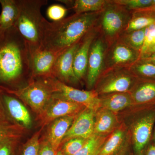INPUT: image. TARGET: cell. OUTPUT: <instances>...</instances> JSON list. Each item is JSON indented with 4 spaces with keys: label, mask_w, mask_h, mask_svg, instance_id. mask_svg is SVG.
Wrapping results in <instances>:
<instances>
[{
    "label": "cell",
    "mask_w": 155,
    "mask_h": 155,
    "mask_svg": "<svg viewBox=\"0 0 155 155\" xmlns=\"http://www.w3.org/2000/svg\"><path fill=\"white\" fill-rule=\"evenodd\" d=\"M31 52L14 26L0 27V89L16 91L33 79Z\"/></svg>",
    "instance_id": "1"
},
{
    "label": "cell",
    "mask_w": 155,
    "mask_h": 155,
    "mask_svg": "<svg viewBox=\"0 0 155 155\" xmlns=\"http://www.w3.org/2000/svg\"><path fill=\"white\" fill-rule=\"evenodd\" d=\"M101 11L75 14L57 22L47 20L41 48L63 52L97 26Z\"/></svg>",
    "instance_id": "2"
},
{
    "label": "cell",
    "mask_w": 155,
    "mask_h": 155,
    "mask_svg": "<svg viewBox=\"0 0 155 155\" xmlns=\"http://www.w3.org/2000/svg\"><path fill=\"white\" fill-rule=\"evenodd\" d=\"M19 14L14 26L29 46L31 54L42 48L47 20L41 8L48 0H17Z\"/></svg>",
    "instance_id": "3"
},
{
    "label": "cell",
    "mask_w": 155,
    "mask_h": 155,
    "mask_svg": "<svg viewBox=\"0 0 155 155\" xmlns=\"http://www.w3.org/2000/svg\"><path fill=\"white\" fill-rule=\"evenodd\" d=\"M132 13L124 7L110 1L101 12L97 27L107 46L117 40L125 31Z\"/></svg>",
    "instance_id": "4"
},
{
    "label": "cell",
    "mask_w": 155,
    "mask_h": 155,
    "mask_svg": "<svg viewBox=\"0 0 155 155\" xmlns=\"http://www.w3.org/2000/svg\"><path fill=\"white\" fill-rule=\"evenodd\" d=\"M51 77H36L28 85L16 91H4L22 100L40 115L44 110L54 94ZM4 91V90H3Z\"/></svg>",
    "instance_id": "5"
},
{
    "label": "cell",
    "mask_w": 155,
    "mask_h": 155,
    "mask_svg": "<svg viewBox=\"0 0 155 155\" xmlns=\"http://www.w3.org/2000/svg\"><path fill=\"white\" fill-rule=\"evenodd\" d=\"M137 78L128 67H116L105 69L101 73L95 85L98 95L129 92Z\"/></svg>",
    "instance_id": "6"
},
{
    "label": "cell",
    "mask_w": 155,
    "mask_h": 155,
    "mask_svg": "<svg viewBox=\"0 0 155 155\" xmlns=\"http://www.w3.org/2000/svg\"><path fill=\"white\" fill-rule=\"evenodd\" d=\"M51 82L54 94L64 99L81 105L96 112L101 107L100 97L95 90L78 89L53 77L51 78Z\"/></svg>",
    "instance_id": "7"
},
{
    "label": "cell",
    "mask_w": 155,
    "mask_h": 155,
    "mask_svg": "<svg viewBox=\"0 0 155 155\" xmlns=\"http://www.w3.org/2000/svg\"><path fill=\"white\" fill-rule=\"evenodd\" d=\"M98 33L92 43L89 53L86 77L87 85L90 89L95 86L105 68V55L107 45Z\"/></svg>",
    "instance_id": "8"
},
{
    "label": "cell",
    "mask_w": 155,
    "mask_h": 155,
    "mask_svg": "<svg viewBox=\"0 0 155 155\" xmlns=\"http://www.w3.org/2000/svg\"><path fill=\"white\" fill-rule=\"evenodd\" d=\"M140 53L119 39L107 46L105 55V69L129 67L140 59Z\"/></svg>",
    "instance_id": "9"
},
{
    "label": "cell",
    "mask_w": 155,
    "mask_h": 155,
    "mask_svg": "<svg viewBox=\"0 0 155 155\" xmlns=\"http://www.w3.org/2000/svg\"><path fill=\"white\" fill-rule=\"evenodd\" d=\"M85 107L54 94L52 98L40 115L44 125L65 116L77 115L85 109Z\"/></svg>",
    "instance_id": "10"
},
{
    "label": "cell",
    "mask_w": 155,
    "mask_h": 155,
    "mask_svg": "<svg viewBox=\"0 0 155 155\" xmlns=\"http://www.w3.org/2000/svg\"><path fill=\"white\" fill-rule=\"evenodd\" d=\"M96 112L85 108L76 116L72 125L64 137L62 144L70 139H88L94 134Z\"/></svg>",
    "instance_id": "11"
},
{
    "label": "cell",
    "mask_w": 155,
    "mask_h": 155,
    "mask_svg": "<svg viewBox=\"0 0 155 155\" xmlns=\"http://www.w3.org/2000/svg\"><path fill=\"white\" fill-rule=\"evenodd\" d=\"M79 42L65 50L59 56L53 69L52 77L65 84L79 81L74 72L73 62Z\"/></svg>",
    "instance_id": "12"
},
{
    "label": "cell",
    "mask_w": 155,
    "mask_h": 155,
    "mask_svg": "<svg viewBox=\"0 0 155 155\" xmlns=\"http://www.w3.org/2000/svg\"><path fill=\"white\" fill-rule=\"evenodd\" d=\"M98 33V30L96 26L89 31L79 42L73 62L74 72L78 81L86 76L91 46Z\"/></svg>",
    "instance_id": "13"
},
{
    "label": "cell",
    "mask_w": 155,
    "mask_h": 155,
    "mask_svg": "<svg viewBox=\"0 0 155 155\" xmlns=\"http://www.w3.org/2000/svg\"><path fill=\"white\" fill-rule=\"evenodd\" d=\"M62 53L55 52L43 48L31 54L33 78L52 77L55 64Z\"/></svg>",
    "instance_id": "14"
},
{
    "label": "cell",
    "mask_w": 155,
    "mask_h": 155,
    "mask_svg": "<svg viewBox=\"0 0 155 155\" xmlns=\"http://www.w3.org/2000/svg\"><path fill=\"white\" fill-rule=\"evenodd\" d=\"M14 95L0 89V100L13 120L26 127L32 123L30 114L24 105Z\"/></svg>",
    "instance_id": "15"
},
{
    "label": "cell",
    "mask_w": 155,
    "mask_h": 155,
    "mask_svg": "<svg viewBox=\"0 0 155 155\" xmlns=\"http://www.w3.org/2000/svg\"><path fill=\"white\" fill-rule=\"evenodd\" d=\"M155 121V113H151L142 117L135 123L133 128V138L134 150L141 155L149 141Z\"/></svg>",
    "instance_id": "16"
},
{
    "label": "cell",
    "mask_w": 155,
    "mask_h": 155,
    "mask_svg": "<svg viewBox=\"0 0 155 155\" xmlns=\"http://www.w3.org/2000/svg\"><path fill=\"white\" fill-rule=\"evenodd\" d=\"M133 103L144 104L155 101V79L137 78L130 91Z\"/></svg>",
    "instance_id": "17"
},
{
    "label": "cell",
    "mask_w": 155,
    "mask_h": 155,
    "mask_svg": "<svg viewBox=\"0 0 155 155\" xmlns=\"http://www.w3.org/2000/svg\"><path fill=\"white\" fill-rule=\"evenodd\" d=\"M78 115L61 117L56 119L52 123L48 133L47 141L57 151L61 147L64 137L75 120V116Z\"/></svg>",
    "instance_id": "18"
},
{
    "label": "cell",
    "mask_w": 155,
    "mask_h": 155,
    "mask_svg": "<svg viewBox=\"0 0 155 155\" xmlns=\"http://www.w3.org/2000/svg\"><path fill=\"white\" fill-rule=\"evenodd\" d=\"M102 95L101 98L100 97L101 107L114 113L122 111L133 104L129 92Z\"/></svg>",
    "instance_id": "19"
},
{
    "label": "cell",
    "mask_w": 155,
    "mask_h": 155,
    "mask_svg": "<svg viewBox=\"0 0 155 155\" xmlns=\"http://www.w3.org/2000/svg\"><path fill=\"white\" fill-rule=\"evenodd\" d=\"M97 113L95 115L94 134L105 136L116 127L117 118L114 113L103 108Z\"/></svg>",
    "instance_id": "20"
},
{
    "label": "cell",
    "mask_w": 155,
    "mask_h": 155,
    "mask_svg": "<svg viewBox=\"0 0 155 155\" xmlns=\"http://www.w3.org/2000/svg\"><path fill=\"white\" fill-rule=\"evenodd\" d=\"M110 0H64L59 1L64 3L75 12V14L100 12L102 11Z\"/></svg>",
    "instance_id": "21"
},
{
    "label": "cell",
    "mask_w": 155,
    "mask_h": 155,
    "mask_svg": "<svg viewBox=\"0 0 155 155\" xmlns=\"http://www.w3.org/2000/svg\"><path fill=\"white\" fill-rule=\"evenodd\" d=\"M132 13L125 31L140 30L155 23V11L140 10Z\"/></svg>",
    "instance_id": "22"
},
{
    "label": "cell",
    "mask_w": 155,
    "mask_h": 155,
    "mask_svg": "<svg viewBox=\"0 0 155 155\" xmlns=\"http://www.w3.org/2000/svg\"><path fill=\"white\" fill-rule=\"evenodd\" d=\"M0 27L6 29L14 26L19 14L17 0H0Z\"/></svg>",
    "instance_id": "23"
},
{
    "label": "cell",
    "mask_w": 155,
    "mask_h": 155,
    "mask_svg": "<svg viewBox=\"0 0 155 155\" xmlns=\"http://www.w3.org/2000/svg\"><path fill=\"white\" fill-rule=\"evenodd\" d=\"M137 78L155 79V64L146 58H141L128 67Z\"/></svg>",
    "instance_id": "24"
},
{
    "label": "cell",
    "mask_w": 155,
    "mask_h": 155,
    "mask_svg": "<svg viewBox=\"0 0 155 155\" xmlns=\"http://www.w3.org/2000/svg\"><path fill=\"white\" fill-rule=\"evenodd\" d=\"M145 28L140 30L125 31L121 35L119 40L140 53L143 46Z\"/></svg>",
    "instance_id": "25"
},
{
    "label": "cell",
    "mask_w": 155,
    "mask_h": 155,
    "mask_svg": "<svg viewBox=\"0 0 155 155\" xmlns=\"http://www.w3.org/2000/svg\"><path fill=\"white\" fill-rule=\"evenodd\" d=\"M106 141V137L94 134L83 147L73 155H98Z\"/></svg>",
    "instance_id": "26"
},
{
    "label": "cell",
    "mask_w": 155,
    "mask_h": 155,
    "mask_svg": "<svg viewBox=\"0 0 155 155\" xmlns=\"http://www.w3.org/2000/svg\"><path fill=\"white\" fill-rule=\"evenodd\" d=\"M125 137L123 129H119L114 131L104 143L98 155H112L121 146Z\"/></svg>",
    "instance_id": "27"
},
{
    "label": "cell",
    "mask_w": 155,
    "mask_h": 155,
    "mask_svg": "<svg viewBox=\"0 0 155 155\" xmlns=\"http://www.w3.org/2000/svg\"><path fill=\"white\" fill-rule=\"evenodd\" d=\"M113 2L132 11L149 7L155 5V0H112Z\"/></svg>",
    "instance_id": "28"
},
{
    "label": "cell",
    "mask_w": 155,
    "mask_h": 155,
    "mask_svg": "<svg viewBox=\"0 0 155 155\" xmlns=\"http://www.w3.org/2000/svg\"><path fill=\"white\" fill-rule=\"evenodd\" d=\"M87 139L81 138L70 139L65 142L58 150L64 155H73L83 147Z\"/></svg>",
    "instance_id": "29"
},
{
    "label": "cell",
    "mask_w": 155,
    "mask_h": 155,
    "mask_svg": "<svg viewBox=\"0 0 155 155\" xmlns=\"http://www.w3.org/2000/svg\"><path fill=\"white\" fill-rule=\"evenodd\" d=\"M155 46V23L145 28L144 43L140 52V59L144 58Z\"/></svg>",
    "instance_id": "30"
},
{
    "label": "cell",
    "mask_w": 155,
    "mask_h": 155,
    "mask_svg": "<svg viewBox=\"0 0 155 155\" xmlns=\"http://www.w3.org/2000/svg\"><path fill=\"white\" fill-rule=\"evenodd\" d=\"M40 133L35 134L22 147L19 155H38L41 143Z\"/></svg>",
    "instance_id": "31"
},
{
    "label": "cell",
    "mask_w": 155,
    "mask_h": 155,
    "mask_svg": "<svg viewBox=\"0 0 155 155\" xmlns=\"http://www.w3.org/2000/svg\"><path fill=\"white\" fill-rule=\"evenodd\" d=\"M67 10L64 6L58 4L51 5L48 8L47 16L53 22L60 21L65 18L67 15Z\"/></svg>",
    "instance_id": "32"
},
{
    "label": "cell",
    "mask_w": 155,
    "mask_h": 155,
    "mask_svg": "<svg viewBox=\"0 0 155 155\" xmlns=\"http://www.w3.org/2000/svg\"><path fill=\"white\" fill-rule=\"evenodd\" d=\"M17 136L16 129L13 126L0 121V143L7 140H14Z\"/></svg>",
    "instance_id": "33"
},
{
    "label": "cell",
    "mask_w": 155,
    "mask_h": 155,
    "mask_svg": "<svg viewBox=\"0 0 155 155\" xmlns=\"http://www.w3.org/2000/svg\"><path fill=\"white\" fill-rule=\"evenodd\" d=\"M13 140H7L0 143V155H14L15 146Z\"/></svg>",
    "instance_id": "34"
},
{
    "label": "cell",
    "mask_w": 155,
    "mask_h": 155,
    "mask_svg": "<svg viewBox=\"0 0 155 155\" xmlns=\"http://www.w3.org/2000/svg\"><path fill=\"white\" fill-rule=\"evenodd\" d=\"M57 151L48 141L41 143L38 155H56Z\"/></svg>",
    "instance_id": "35"
},
{
    "label": "cell",
    "mask_w": 155,
    "mask_h": 155,
    "mask_svg": "<svg viewBox=\"0 0 155 155\" xmlns=\"http://www.w3.org/2000/svg\"><path fill=\"white\" fill-rule=\"evenodd\" d=\"M146 155H155V145H151L147 151Z\"/></svg>",
    "instance_id": "36"
},
{
    "label": "cell",
    "mask_w": 155,
    "mask_h": 155,
    "mask_svg": "<svg viewBox=\"0 0 155 155\" xmlns=\"http://www.w3.org/2000/svg\"><path fill=\"white\" fill-rule=\"evenodd\" d=\"M147 60H149L150 61H152V62H153L155 64V52L153 53L151 55H150L149 57H147L146 58Z\"/></svg>",
    "instance_id": "37"
},
{
    "label": "cell",
    "mask_w": 155,
    "mask_h": 155,
    "mask_svg": "<svg viewBox=\"0 0 155 155\" xmlns=\"http://www.w3.org/2000/svg\"><path fill=\"white\" fill-rule=\"evenodd\" d=\"M142 10H146V11H155V5H153L151 6H150L147 8H144L141 9Z\"/></svg>",
    "instance_id": "38"
},
{
    "label": "cell",
    "mask_w": 155,
    "mask_h": 155,
    "mask_svg": "<svg viewBox=\"0 0 155 155\" xmlns=\"http://www.w3.org/2000/svg\"><path fill=\"white\" fill-rule=\"evenodd\" d=\"M155 52V46L154 47H153L149 51V52L147 53V56H146L144 58H147V57H149L150 55H151L152 54H153V53Z\"/></svg>",
    "instance_id": "39"
},
{
    "label": "cell",
    "mask_w": 155,
    "mask_h": 155,
    "mask_svg": "<svg viewBox=\"0 0 155 155\" xmlns=\"http://www.w3.org/2000/svg\"><path fill=\"white\" fill-rule=\"evenodd\" d=\"M4 118V114H3L2 110L0 107V121H3Z\"/></svg>",
    "instance_id": "40"
},
{
    "label": "cell",
    "mask_w": 155,
    "mask_h": 155,
    "mask_svg": "<svg viewBox=\"0 0 155 155\" xmlns=\"http://www.w3.org/2000/svg\"><path fill=\"white\" fill-rule=\"evenodd\" d=\"M56 155H64L61 152V151L58 150L57 151V154H56Z\"/></svg>",
    "instance_id": "41"
},
{
    "label": "cell",
    "mask_w": 155,
    "mask_h": 155,
    "mask_svg": "<svg viewBox=\"0 0 155 155\" xmlns=\"http://www.w3.org/2000/svg\"><path fill=\"white\" fill-rule=\"evenodd\" d=\"M154 138H155V133H154Z\"/></svg>",
    "instance_id": "42"
},
{
    "label": "cell",
    "mask_w": 155,
    "mask_h": 155,
    "mask_svg": "<svg viewBox=\"0 0 155 155\" xmlns=\"http://www.w3.org/2000/svg\"><path fill=\"white\" fill-rule=\"evenodd\" d=\"M0 25H1V22H0Z\"/></svg>",
    "instance_id": "43"
}]
</instances>
